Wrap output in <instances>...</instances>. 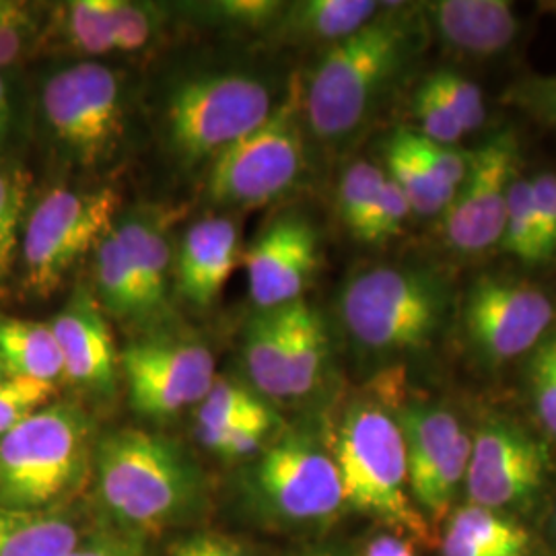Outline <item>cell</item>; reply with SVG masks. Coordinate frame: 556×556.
I'll list each match as a JSON object with an SVG mask.
<instances>
[{
	"label": "cell",
	"mask_w": 556,
	"mask_h": 556,
	"mask_svg": "<svg viewBox=\"0 0 556 556\" xmlns=\"http://www.w3.org/2000/svg\"><path fill=\"white\" fill-rule=\"evenodd\" d=\"M277 422L275 413L262 397L229 379H215L213 388L199 404V431H219L236 427H266Z\"/></svg>",
	"instance_id": "cell-28"
},
{
	"label": "cell",
	"mask_w": 556,
	"mask_h": 556,
	"mask_svg": "<svg viewBox=\"0 0 556 556\" xmlns=\"http://www.w3.org/2000/svg\"><path fill=\"white\" fill-rule=\"evenodd\" d=\"M91 464V420L75 404H48L0 438V505L60 509Z\"/></svg>",
	"instance_id": "cell-5"
},
{
	"label": "cell",
	"mask_w": 556,
	"mask_h": 556,
	"mask_svg": "<svg viewBox=\"0 0 556 556\" xmlns=\"http://www.w3.org/2000/svg\"><path fill=\"white\" fill-rule=\"evenodd\" d=\"M119 197L112 188H56L31 211L21 241L27 289L52 295L75 262L110 233Z\"/></svg>",
	"instance_id": "cell-7"
},
{
	"label": "cell",
	"mask_w": 556,
	"mask_h": 556,
	"mask_svg": "<svg viewBox=\"0 0 556 556\" xmlns=\"http://www.w3.org/2000/svg\"><path fill=\"white\" fill-rule=\"evenodd\" d=\"M114 23V50L119 52H137L142 50L153 36L157 25L153 9H147L139 2L114 0L112 9Z\"/></svg>",
	"instance_id": "cell-39"
},
{
	"label": "cell",
	"mask_w": 556,
	"mask_h": 556,
	"mask_svg": "<svg viewBox=\"0 0 556 556\" xmlns=\"http://www.w3.org/2000/svg\"><path fill=\"white\" fill-rule=\"evenodd\" d=\"M503 103L523 112L540 124L556 128V73L553 75H528L511 83L503 98Z\"/></svg>",
	"instance_id": "cell-37"
},
{
	"label": "cell",
	"mask_w": 556,
	"mask_h": 556,
	"mask_svg": "<svg viewBox=\"0 0 556 556\" xmlns=\"http://www.w3.org/2000/svg\"><path fill=\"white\" fill-rule=\"evenodd\" d=\"M374 0H301L285 4L282 29L305 41H326L328 46L353 36L381 11Z\"/></svg>",
	"instance_id": "cell-24"
},
{
	"label": "cell",
	"mask_w": 556,
	"mask_h": 556,
	"mask_svg": "<svg viewBox=\"0 0 556 556\" xmlns=\"http://www.w3.org/2000/svg\"><path fill=\"white\" fill-rule=\"evenodd\" d=\"M114 0H77L66 11L68 41L89 56L114 52Z\"/></svg>",
	"instance_id": "cell-31"
},
{
	"label": "cell",
	"mask_w": 556,
	"mask_h": 556,
	"mask_svg": "<svg viewBox=\"0 0 556 556\" xmlns=\"http://www.w3.org/2000/svg\"><path fill=\"white\" fill-rule=\"evenodd\" d=\"M519 165V139L509 128L470 151L466 179L441 219L443 241L452 252L477 256L498 248L509 190L521 174Z\"/></svg>",
	"instance_id": "cell-12"
},
{
	"label": "cell",
	"mask_w": 556,
	"mask_h": 556,
	"mask_svg": "<svg viewBox=\"0 0 556 556\" xmlns=\"http://www.w3.org/2000/svg\"><path fill=\"white\" fill-rule=\"evenodd\" d=\"M406 441L408 489L420 516L435 526L454 511L472 452L462 420L441 404L415 402L397 410Z\"/></svg>",
	"instance_id": "cell-11"
},
{
	"label": "cell",
	"mask_w": 556,
	"mask_h": 556,
	"mask_svg": "<svg viewBox=\"0 0 556 556\" xmlns=\"http://www.w3.org/2000/svg\"><path fill=\"white\" fill-rule=\"evenodd\" d=\"M243 262L258 309L299 301L318 273V231L301 215H282L260 233Z\"/></svg>",
	"instance_id": "cell-16"
},
{
	"label": "cell",
	"mask_w": 556,
	"mask_h": 556,
	"mask_svg": "<svg viewBox=\"0 0 556 556\" xmlns=\"http://www.w3.org/2000/svg\"><path fill=\"white\" fill-rule=\"evenodd\" d=\"M101 505L118 530L147 536L174 528L202 505L199 466L178 443L140 429H118L96 443Z\"/></svg>",
	"instance_id": "cell-2"
},
{
	"label": "cell",
	"mask_w": 556,
	"mask_h": 556,
	"mask_svg": "<svg viewBox=\"0 0 556 556\" xmlns=\"http://www.w3.org/2000/svg\"><path fill=\"white\" fill-rule=\"evenodd\" d=\"M54 383L27 378L0 379V438L50 404Z\"/></svg>",
	"instance_id": "cell-34"
},
{
	"label": "cell",
	"mask_w": 556,
	"mask_h": 556,
	"mask_svg": "<svg viewBox=\"0 0 556 556\" xmlns=\"http://www.w3.org/2000/svg\"><path fill=\"white\" fill-rule=\"evenodd\" d=\"M273 429L266 427H236L219 431H199V439L213 452L225 457H243L256 454L264 439Z\"/></svg>",
	"instance_id": "cell-42"
},
{
	"label": "cell",
	"mask_w": 556,
	"mask_h": 556,
	"mask_svg": "<svg viewBox=\"0 0 556 556\" xmlns=\"http://www.w3.org/2000/svg\"><path fill=\"white\" fill-rule=\"evenodd\" d=\"M530 184L542 241L548 258H553L556 254V174L536 172L534 176H530Z\"/></svg>",
	"instance_id": "cell-43"
},
{
	"label": "cell",
	"mask_w": 556,
	"mask_h": 556,
	"mask_svg": "<svg viewBox=\"0 0 556 556\" xmlns=\"http://www.w3.org/2000/svg\"><path fill=\"white\" fill-rule=\"evenodd\" d=\"M0 365L9 369L11 378L54 383L64 376L59 342L50 324L0 321Z\"/></svg>",
	"instance_id": "cell-25"
},
{
	"label": "cell",
	"mask_w": 556,
	"mask_h": 556,
	"mask_svg": "<svg viewBox=\"0 0 556 556\" xmlns=\"http://www.w3.org/2000/svg\"><path fill=\"white\" fill-rule=\"evenodd\" d=\"M332 457L351 509L376 517L413 542H431V526L410 497L406 441L397 413L369 397L351 402L334 433Z\"/></svg>",
	"instance_id": "cell-3"
},
{
	"label": "cell",
	"mask_w": 556,
	"mask_h": 556,
	"mask_svg": "<svg viewBox=\"0 0 556 556\" xmlns=\"http://www.w3.org/2000/svg\"><path fill=\"white\" fill-rule=\"evenodd\" d=\"M420 9L429 38L457 59L501 56L521 29L516 4L507 0H435Z\"/></svg>",
	"instance_id": "cell-17"
},
{
	"label": "cell",
	"mask_w": 556,
	"mask_h": 556,
	"mask_svg": "<svg viewBox=\"0 0 556 556\" xmlns=\"http://www.w3.org/2000/svg\"><path fill=\"white\" fill-rule=\"evenodd\" d=\"M386 178L383 167L369 161H355L342 174L338 186V213L353 238L376 208Z\"/></svg>",
	"instance_id": "cell-30"
},
{
	"label": "cell",
	"mask_w": 556,
	"mask_h": 556,
	"mask_svg": "<svg viewBox=\"0 0 556 556\" xmlns=\"http://www.w3.org/2000/svg\"><path fill=\"white\" fill-rule=\"evenodd\" d=\"M254 493L266 514L289 523H321L346 505L332 454L298 433L262 454L254 470Z\"/></svg>",
	"instance_id": "cell-13"
},
{
	"label": "cell",
	"mask_w": 556,
	"mask_h": 556,
	"mask_svg": "<svg viewBox=\"0 0 556 556\" xmlns=\"http://www.w3.org/2000/svg\"><path fill=\"white\" fill-rule=\"evenodd\" d=\"M293 303L258 309L248 321L243 358L252 383L262 394L287 397Z\"/></svg>",
	"instance_id": "cell-21"
},
{
	"label": "cell",
	"mask_w": 556,
	"mask_h": 556,
	"mask_svg": "<svg viewBox=\"0 0 556 556\" xmlns=\"http://www.w3.org/2000/svg\"><path fill=\"white\" fill-rule=\"evenodd\" d=\"M301 556H332V555H326V553H314V555H301Z\"/></svg>",
	"instance_id": "cell-49"
},
{
	"label": "cell",
	"mask_w": 556,
	"mask_h": 556,
	"mask_svg": "<svg viewBox=\"0 0 556 556\" xmlns=\"http://www.w3.org/2000/svg\"><path fill=\"white\" fill-rule=\"evenodd\" d=\"M275 110L266 83L248 73H213L184 80L165 105L167 140L188 165L215 160L258 128Z\"/></svg>",
	"instance_id": "cell-6"
},
{
	"label": "cell",
	"mask_w": 556,
	"mask_h": 556,
	"mask_svg": "<svg viewBox=\"0 0 556 556\" xmlns=\"http://www.w3.org/2000/svg\"><path fill=\"white\" fill-rule=\"evenodd\" d=\"M130 264L139 278L147 316H155L165 307L172 250L163 223L149 213L126 215L114 225Z\"/></svg>",
	"instance_id": "cell-23"
},
{
	"label": "cell",
	"mask_w": 556,
	"mask_h": 556,
	"mask_svg": "<svg viewBox=\"0 0 556 556\" xmlns=\"http://www.w3.org/2000/svg\"><path fill=\"white\" fill-rule=\"evenodd\" d=\"M0 379H2V365H0Z\"/></svg>",
	"instance_id": "cell-51"
},
{
	"label": "cell",
	"mask_w": 556,
	"mask_h": 556,
	"mask_svg": "<svg viewBox=\"0 0 556 556\" xmlns=\"http://www.w3.org/2000/svg\"><path fill=\"white\" fill-rule=\"evenodd\" d=\"M7 118H9V91H7L4 79L0 77V139H2V132H4Z\"/></svg>",
	"instance_id": "cell-48"
},
{
	"label": "cell",
	"mask_w": 556,
	"mask_h": 556,
	"mask_svg": "<svg viewBox=\"0 0 556 556\" xmlns=\"http://www.w3.org/2000/svg\"><path fill=\"white\" fill-rule=\"evenodd\" d=\"M23 190L7 172H0V278L7 277L20 245Z\"/></svg>",
	"instance_id": "cell-40"
},
{
	"label": "cell",
	"mask_w": 556,
	"mask_h": 556,
	"mask_svg": "<svg viewBox=\"0 0 556 556\" xmlns=\"http://www.w3.org/2000/svg\"><path fill=\"white\" fill-rule=\"evenodd\" d=\"M548 470L551 457L542 441L514 420L489 418L472 438L466 497L470 505L507 514L542 493Z\"/></svg>",
	"instance_id": "cell-14"
},
{
	"label": "cell",
	"mask_w": 556,
	"mask_h": 556,
	"mask_svg": "<svg viewBox=\"0 0 556 556\" xmlns=\"http://www.w3.org/2000/svg\"><path fill=\"white\" fill-rule=\"evenodd\" d=\"M208 9H213L220 20L229 21L233 25L258 27L280 20L285 4L270 0H225L208 4Z\"/></svg>",
	"instance_id": "cell-45"
},
{
	"label": "cell",
	"mask_w": 556,
	"mask_h": 556,
	"mask_svg": "<svg viewBox=\"0 0 556 556\" xmlns=\"http://www.w3.org/2000/svg\"><path fill=\"white\" fill-rule=\"evenodd\" d=\"M420 4H383L353 36L328 46L303 87L301 116L326 144L353 139L425 50Z\"/></svg>",
	"instance_id": "cell-1"
},
{
	"label": "cell",
	"mask_w": 556,
	"mask_h": 556,
	"mask_svg": "<svg viewBox=\"0 0 556 556\" xmlns=\"http://www.w3.org/2000/svg\"><path fill=\"white\" fill-rule=\"evenodd\" d=\"M410 213H413L410 204L402 194V190L392 179L386 178L378 204L371 211L369 219L365 220V225L358 229L355 239L363 243H383L402 231L404 220Z\"/></svg>",
	"instance_id": "cell-38"
},
{
	"label": "cell",
	"mask_w": 556,
	"mask_h": 556,
	"mask_svg": "<svg viewBox=\"0 0 556 556\" xmlns=\"http://www.w3.org/2000/svg\"><path fill=\"white\" fill-rule=\"evenodd\" d=\"M132 406L149 417H172L200 404L215 383V358L197 342L153 340L122 353Z\"/></svg>",
	"instance_id": "cell-15"
},
{
	"label": "cell",
	"mask_w": 556,
	"mask_h": 556,
	"mask_svg": "<svg viewBox=\"0 0 556 556\" xmlns=\"http://www.w3.org/2000/svg\"><path fill=\"white\" fill-rule=\"evenodd\" d=\"M363 556H418V553L413 540L390 532L374 538Z\"/></svg>",
	"instance_id": "cell-47"
},
{
	"label": "cell",
	"mask_w": 556,
	"mask_h": 556,
	"mask_svg": "<svg viewBox=\"0 0 556 556\" xmlns=\"http://www.w3.org/2000/svg\"><path fill=\"white\" fill-rule=\"evenodd\" d=\"M68 556H149V548L144 538L116 528L83 538Z\"/></svg>",
	"instance_id": "cell-44"
},
{
	"label": "cell",
	"mask_w": 556,
	"mask_h": 556,
	"mask_svg": "<svg viewBox=\"0 0 556 556\" xmlns=\"http://www.w3.org/2000/svg\"><path fill=\"white\" fill-rule=\"evenodd\" d=\"M383 157H386L383 172L402 190L413 213H417L418 217L443 215V211L454 199V192L441 186L438 179L425 169V165L417 160V155L408 147L404 128H400L388 139Z\"/></svg>",
	"instance_id": "cell-26"
},
{
	"label": "cell",
	"mask_w": 556,
	"mask_h": 556,
	"mask_svg": "<svg viewBox=\"0 0 556 556\" xmlns=\"http://www.w3.org/2000/svg\"><path fill=\"white\" fill-rule=\"evenodd\" d=\"M498 248L523 264H542L551 260L542 241V231L538 225L536 208L532 199V184L528 176L519 174L511 184L505 227Z\"/></svg>",
	"instance_id": "cell-29"
},
{
	"label": "cell",
	"mask_w": 556,
	"mask_h": 556,
	"mask_svg": "<svg viewBox=\"0 0 556 556\" xmlns=\"http://www.w3.org/2000/svg\"><path fill=\"white\" fill-rule=\"evenodd\" d=\"M41 112L60 147L83 165L110 160L122 137V87L112 68L77 62L56 71L41 91Z\"/></svg>",
	"instance_id": "cell-9"
},
{
	"label": "cell",
	"mask_w": 556,
	"mask_h": 556,
	"mask_svg": "<svg viewBox=\"0 0 556 556\" xmlns=\"http://www.w3.org/2000/svg\"><path fill=\"white\" fill-rule=\"evenodd\" d=\"M447 280L420 266L383 264L346 280L340 318L358 346L374 353L425 349L450 314Z\"/></svg>",
	"instance_id": "cell-4"
},
{
	"label": "cell",
	"mask_w": 556,
	"mask_h": 556,
	"mask_svg": "<svg viewBox=\"0 0 556 556\" xmlns=\"http://www.w3.org/2000/svg\"><path fill=\"white\" fill-rule=\"evenodd\" d=\"M31 31V17L17 2L0 0V68L20 59Z\"/></svg>",
	"instance_id": "cell-41"
},
{
	"label": "cell",
	"mask_w": 556,
	"mask_h": 556,
	"mask_svg": "<svg viewBox=\"0 0 556 556\" xmlns=\"http://www.w3.org/2000/svg\"><path fill=\"white\" fill-rule=\"evenodd\" d=\"M238 260L236 223L225 217L199 220L188 229L179 248V293L199 307H208L225 289Z\"/></svg>",
	"instance_id": "cell-19"
},
{
	"label": "cell",
	"mask_w": 556,
	"mask_h": 556,
	"mask_svg": "<svg viewBox=\"0 0 556 556\" xmlns=\"http://www.w3.org/2000/svg\"><path fill=\"white\" fill-rule=\"evenodd\" d=\"M303 169L301 98L293 85L273 114L213 160L211 197L225 204H264L285 194Z\"/></svg>",
	"instance_id": "cell-8"
},
{
	"label": "cell",
	"mask_w": 556,
	"mask_h": 556,
	"mask_svg": "<svg viewBox=\"0 0 556 556\" xmlns=\"http://www.w3.org/2000/svg\"><path fill=\"white\" fill-rule=\"evenodd\" d=\"M404 137L425 169L456 197L457 188L466 179L470 167V151H462L459 147H443L420 137L410 128H404Z\"/></svg>",
	"instance_id": "cell-35"
},
{
	"label": "cell",
	"mask_w": 556,
	"mask_h": 556,
	"mask_svg": "<svg viewBox=\"0 0 556 556\" xmlns=\"http://www.w3.org/2000/svg\"><path fill=\"white\" fill-rule=\"evenodd\" d=\"M410 108H413V118L417 122L415 132L420 137L433 140L443 147H459V142L466 137L456 116L425 83H420L415 89Z\"/></svg>",
	"instance_id": "cell-36"
},
{
	"label": "cell",
	"mask_w": 556,
	"mask_h": 556,
	"mask_svg": "<svg viewBox=\"0 0 556 556\" xmlns=\"http://www.w3.org/2000/svg\"><path fill=\"white\" fill-rule=\"evenodd\" d=\"M422 83L445 103L466 135H472L484 126L486 105L477 83L466 79L454 68H438Z\"/></svg>",
	"instance_id": "cell-32"
},
{
	"label": "cell",
	"mask_w": 556,
	"mask_h": 556,
	"mask_svg": "<svg viewBox=\"0 0 556 556\" xmlns=\"http://www.w3.org/2000/svg\"><path fill=\"white\" fill-rule=\"evenodd\" d=\"M83 540L79 523L60 509L0 505V556H68Z\"/></svg>",
	"instance_id": "cell-22"
},
{
	"label": "cell",
	"mask_w": 556,
	"mask_h": 556,
	"mask_svg": "<svg viewBox=\"0 0 556 556\" xmlns=\"http://www.w3.org/2000/svg\"><path fill=\"white\" fill-rule=\"evenodd\" d=\"M555 319V301L526 278L480 277L462 303L466 340L489 365L530 355L553 332Z\"/></svg>",
	"instance_id": "cell-10"
},
{
	"label": "cell",
	"mask_w": 556,
	"mask_h": 556,
	"mask_svg": "<svg viewBox=\"0 0 556 556\" xmlns=\"http://www.w3.org/2000/svg\"><path fill=\"white\" fill-rule=\"evenodd\" d=\"M169 556H252L238 540L217 534V532H199L179 540Z\"/></svg>",
	"instance_id": "cell-46"
},
{
	"label": "cell",
	"mask_w": 556,
	"mask_h": 556,
	"mask_svg": "<svg viewBox=\"0 0 556 556\" xmlns=\"http://www.w3.org/2000/svg\"><path fill=\"white\" fill-rule=\"evenodd\" d=\"M445 521L443 556H530L532 551L528 530L503 511L468 503Z\"/></svg>",
	"instance_id": "cell-20"
},
{
	"label": "cell",
	"mask_w": 556,
	"mask_h": 556,
	"mask_svg": "<svg viewBox=\"0 0 556 556\" xmlns=\"http://www.w3.org/2000/svg\"><path fill=\"white\" fill-rule=\"evenodd\" d=\"M96 264L101 305L118 318H147L139 278L114 227L101 239Z\"/></svg>",
	"instance_id": "cell-27"
},
{
	"label": "cell",
	"mask_w": 556,
	"mask_h": 556,
	"mask_svg": "<svg viewBox=\"0 0 556 556\" xmlns=\"http://www.w3.org/2000/svg\"><path fill=\"white\" fill-rule=\"evenodd\" d=\"M553 530H555V538H556V511H555V516H553Z\"/></svg>",
	"instance_id": "cell-50"
},
{
	"label": "cell",
	"mask_w": 556,
	"mask_h": 556,
	"mask_svg": "<svg viewBox=\"0 0 556 556\" xmlns=\"http://www.w3.org/2000/svg\"><path fill=\"white\" fill-rule=\"evenodd\" d=\"M526 371L532 408L544 431L556 439V332L530 353Z\"/></svg>",
	"instance_id": "cell-33"
},
{
	"label": "cell",
	"mask_w": 556,
	"mask_h": 556,
	"mask_svg": "<svg viewBox=\"0 0 556 556\" xmlns=\"http://www.w3.org/2000/svg\"><path fill=\"white\" fill-rule=\"evenodd\" d=\"M59 342L64 376L89 390L112 392L116 383V351L100 303L79 289L50 324Z\"/></svg>",
	"instance_id": "cell-18"
}]
</instances>
